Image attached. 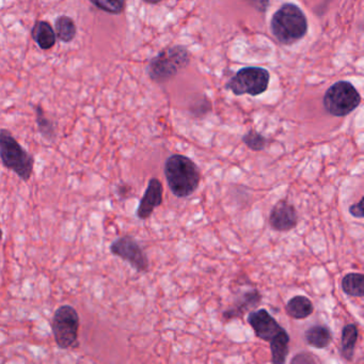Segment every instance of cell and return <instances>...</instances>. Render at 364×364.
Here are the masks:
<instances>
[{"instance_id": "cell-26", "label": "cell", "mask_w": 364, "mask_h": 364, "mask_svg": "<svg viewBox=\"0 0 364 364\" xmlns=\"http://www.w3.org/2000/svg\"><path fill=\"white\" fill-rule=\"evenodd\" d=\"M132 193V187L127 184H120L117 187V193L120 196L121 199H127L129 197V193Z\"/></svg>"}, {"instance_id": "cell-22", "label": "cell", "mask_w": 364, "mask_h": 364, "mask_svg": "<svg viewBox=\"0 0 364 364\" xmlns=\"http://www.w3.org/2000/svg\"><path fill=\"white\" fill-rule=\"evenodd\" d=\"M242 142H244L247 148L250 149V150L259 152V151H263L264 149L266 148L268 140L267 138L264 137L262 134L257 133L255 129H251V131H249L248 133L242 137Z\"/></svg>"}, {"instance_id": "cell-8", "label": "cell", "mask_w": 364, "mask_h": 364, "mask_svg": "<svg viewBox=\"0 0 364 364\" xmlns=\"http://www.w3.org/2000/svg\"><path fill=\"white\" fill-rule=\"evenodd\" d=\"M114 257L127 262L138 272H146L150 267L148 255L133 236L124 235L117 238L109 247Z\"/></svg>"}, {"instance_id": "cell-2", "label": "cell", "mask_w": 364, "mask_h": 364, "mask_svg": "<svg viewBox=\"0 0 364 364\" xmlns=\"http://www.w3.org/2000/svg\"><path fill=\"white\" fill-rule=\"evenodd\" d=\"M270 31L281 44L291 46L306 37L308 20L298 6L284 4L272 16Z\"/></svg>"}, {"instance_id": "cell-11", "label": "cell", "mask_w": 364, "mask_h": 364, "mask_svg": "<svg viewBox=\"0 0 364 364\" xmlns=\"http://www.w3.org/2000/svg\"><path fill=\"white\" fill-rule=\"evenodd\" d=\"M163 200V184H161L159 178H151V180L149 181L148 187H146V191H144V197L140 200L137 212H136L138 218L141 219V220H146V219L150 218L155 208L161 205Z\"/></svg>"}, {"instance_id": "cell-23", "label": "cell", "mask_w": 364, "mask_h": 364, "mask_svg": "<svg viewBox=\"0 0 364 364\" xmlns=\"http://www.w3.org/2000/svg\"><path fill=\"white\" fill-rule=\"evenodd\" d=\"M315 362H318V359L310 353H298L291 360V363H315Z\"/></svg>"}, {"instance_id": "cell-4", "label": "cell", "mask_w": 364, "mask_h": 364, "mask_svg": "<svg viewBox=\"0 0 364 364\" xmlns=\"http://www.w3.org/2000/svg\"><path fill=\"white\" fill-rule=\"evenodd\" d=\"M189 63L191 54L184 46H176L165 48L150 61L149 76L156 84H164L172 80Z\"/></svg>"}, {"instance_id": "cell-5", "label": "cell", "mask_w": 364, "mask_h": 364, "mask_svg": "<svg viewBox=\"0 0 364 364\" xmlns=\"http://www.w3.org/2000/svg\"><path fill=\"white\" fill-rule=\"evenodd\" d=\"M50 327L59 348L68 350L77 346L80 318L75 308L70 304L59 306L53 315Z\"/></svg>"}, {"instance_id": "cell-24", "label": "cell", "mask_w": 364, "mask_h": 364, "mask_svg": "<svg viewBox=\"0 0 364 364\" xmlns=\"http://www.w3.org/2000/svg\"><path fill=\"white\" fill-rule=\"evenodd\" d=\"M245 1L261 14H265L269 7V0H245Z\"/></svg>"}, {"instance_id": "cell-16", "label": "cell", "mask_w": 364, "mask_h": 364, "mask_svg": "<svg viewBox=\"0 0 364 364\" xmlns=\"http://www.w3.org/2000/svg\"><path fill=\"white\" fill-rule=\"evenodd\" d=\"M358 336H359V330L355 323H348L343 327L342 338H341V355L346 361H353Z\"/></svg>"}, {"instance_id": "cell-1", "label": "cell", "mask_w": 364, "mask_h": 364, "mask_svg": "<svg viewBox=\"0 0 364 364\" xmlns=\"http://www.w3.org/2000/svg\"><path fill=\"white\" fill-rule=\"evenodd\" d=\"M164 172L170 191L178 198L193 195L201 181L199 168L195 161L184 155H171L166 161Z\"/></svg>"}, {"instance_id": "cell-14", "label": "cell", "mask_w": 364, "mask_h": 364, "mask_svg": "<svg viewBox=\"0 0 364 364\" xmlns=\"http://www.w3.org/2000/svg\"><path fill=\"white\" fill-rule=\"evenodd\" d=\"M304 340L310 346L316 349H325L333 341V333L325 325H314L304 332Z\"/></svg>"}, {"instance_id": "cell-19", "label": "cell", "mask_w": 364, "mask_h": 364, "mask_svg": "<svg viewBox=\"0 0 364 364\" xmlns=\"http://www.w3.org/2000/svg\"><path fill=\"white\" fill-rule=\"evenodd\" d=\"M56 37L63 43H70L75 39L77 27L70 16H59L55 22Z\"/></svg>"}, {"instance_id": "cell-15", "label": "cell", "mask_w": 364, "mask_h": 364, "mask_svg": "<svg viewBox=\"0 0 364 364\" xmlns=\"http://www.w3.org/2000/svg\"><path fill=\"white\" fill-rule=\"evenodd\" d=\"M285 311L289 317L294 319H306L312 315L314 306L306 296H295L285 304Z\"/></svg>"}, {"instance_id": "cell-25", "label": "cell", "mask_w": 364, "mask_h": 364, "mask_svg": "<svg viewBox=\"0 0 364 364\" xmlns=\"http://www.w3.org/2000/svg\"><path fill=\"white\" fill-rule=\"evenodd\" d=\"M363 198H361V200H360L359 202L350 205V208H349V214H350L351 216L355 217V218H363Z\"/></svg>"}, {"instance_id": "cell-17", "label": "cell", "mask_w": 364, "mask_h": 364, "mask_svg": "<svg viewBox=\"0 0 364 364\" xmlns=\"http://www.w3.org/2000/svg\"><path fill=\"white\" fill-rule=\"evenodd\" d=\"M272 350V362L274 364H283L287 361L289 351V336L285 330L277 334L269 342Z\"/></svg>"}, {"instance_id": "cell-18", "label": "cell", "mask_w": 364, "mask_h": 364, "mask_svg": "<svg viewBox=\"0 0 364 364\" xmlns=\"http://www.w3.org/2000/svg\"><path fill=\"white\" fill-rule=\"evenodd\" d=\"M342 289L351 297L362 298L364 296V276L360 272H349L342 279Z\"/></svg>"}, {"instance_id": "cell-3", "label": "cell", "mask_w": 364, "mask_h": 364, "mask_svg": "<svg viewBox=\"0 0 364 364\" xmlns=\"http://www.w3.org/2000/svg\"><path fill=\"white\" fill-rule=\"evenodd\" d=\"M0 161L23 182H29L33 176L35 157L6 129H0Z\"/></svg>"}, {"instance_id": "cell-21", "label": "cell", "mask_w": 364, "mask_h": 364, "mask_svg": "<svg viewBox=\"0 0 364 364\" xmlns=\"http://www.w3.org/2000/svg\"><path fill=\"white\" fill-rule=\"evenodd\" d=\"M93 6L106 14H118L124 11L127 0H89Z\"/></svg>"}, {"instance_id": "cell-7", "label": "cell", "mask_w": 364, "mask_h": 364, "mask_svg": "<svg viewBox=\"0 0 364 364\" xmlns=\"http://www.w3.org/2000/svg\"><path fill=\"white\" fill-rule=\"evenodd\" d=\"M269 72L263 68L248 67L240 69L228 82L225 88L235 95L257 97L265 92L269 85Z\"/></svg>"}, {"instance_id": "cell-27", "label": "cell", "mask_w": 364, "mask_h": 364, "mask_svg": "<svg viewBox=\"0 0 364 364\" xmlns=\"http://www.w3.org/2000/svg\"><path fill=\"white\" fill-rule=\"evenodd\" d=\"M144 3L150 4V5H156L161 3V0H144Z\"/></svg>"}, {"instance_id": "cell-28", "label": "cell", "mask_w": 364, "mask_h": 364, "mask_svg": "<svg viewBox=\"0 0 364 364\" xmlns=\"http://www.w3.org/2000/svg\"><path fill=\"white\" fill-rule=\"evenodd\" d=\"M4 238V232L3 230H1V228H0V242L3 240Z\"/></svg>"}, {"instance_id": "cell-10", "label": "cell", "mask_w": 364, "mask_h": 364, "mask_svg": "<svg viewBox=\"0 0 364 364\" xmlns=\"http://www.w3.org/2000/svg\"><path fill=\"white\" fill-rule=\"evenodd\" d=\"M268 223L274 231H291L298 225L297 210L289 202L281 200L270 210Z\"/></svg>"}, {"instance_id": "cell-6", "label": "cell", "mask_w": 364, "mask_h": 364, "mask_svg": "<svg viewBox=\"0 0 364 364\" xmlns=\"http://www.w3.org/2000/svg\"><path fill=\"white\" fill-rule=\"evenodd\" d=\"M361 103L357 89L348 82L332 85L323 95V108L333 117H345L351 114Z\"/></svg>"}, {"instance_id": "cell-9", "label": "cell", "mask_w": 364, "mask_h": 364, "mask_svg": "<svg viewBox=\"0 0 364 364\" xmlns=\"http://www.w3.org/2000/svg\"><path fill=\"white\" fill-rule=\"evenodd\" d=\"M250 327L255 331V336L265 342L269 343L277 334L280 333L284 328L281 327L280 323L270 315L265 309L250 311L247 317Z\"/></svg>"}, {"instance_id": "cell-13", "label": "cell", "mask_w": 364, "mask_h": 364, "mask_svg": "<svg viewBox=\"0 0 364 364\" xmlns=\"http://www.w3.org/2000/svg\"><path fill=\"white\" fill-rule=\"evenodd\" d=\"M31 35L41 50H52L56 44V33L53 29L52 25L46 21H37L33 25Z\"/></svg>"}, {"instance_id": "cell-12", "label": "cell", "mask_w": 364, "mask_h": 364, "mask_svg": "<svg viewBox=\"0 0 364 364\" xmlns=\"http://www.w3.org/2000/svg\"><path fill=\"white\" fill-rule=\"evenodd\" d=\"M262 301V295L257 289L245 291L234 302L232 308L228 309L223 314L225 321L240 318L245 313L255 310Z\"/></svg>"}, {"instance_id": "cell-20", "label": "cell", "mask_w": 364, "mask_h": 364, "mask_svg": "<svg viewBox=\"0 0 364 364\" xmlns=\"http://www.w3.org/2000/svg\"><path fill=\"white\" fill-rule=\"evenodd\" d=\"M35 110L36 122H37L39 133L48 141H54L56 138V127H55L54 122L46 117L41 106H36Z\"/></svg>"}]
</instances>
